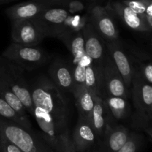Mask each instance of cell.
Returning <instances> with one entry per match:
<instances>
[{"label": "cell", "mask_w": 152, "mask_h": 152, "mask_svg": "<svg viewBox=\"0 0 152 152\" xmlns=\"http://www.w3.org/2000/svg\"><path fill=\"white\" fill-rule=\"evenodd\" d=\"M31 89L35 117L42 136L50 146L61 151L60 138L68 132V102L51 80L42 77Z\"/></svg>", "instance_id": "obj_1"}, {"label": "cell", "mask_w": 152, "mask_h": 152, "mask_svg": "<svg viewBox=\"0 0 152 152\" xmlns=\"http://www.w3.org/2000/svg\"><path fill=\"white\" fill-rule=\"evenodd\" d=\"M25 70L0 55V79L22 102L28 114L34 115L31 89L24 75Z\"/></svg>", "instance_id": "obj_2"}, {"label": "cell", "mask_w": 152, "mask_h": 152, "mask_svg": "<svg viewBox=\"0 0 152 152\" xmlns=\"http://www.w3.org/2000/svg\"><path fill=\"white\" fill-rule=\"evenodd\" d=\"M0 135L16 145L22 152H53L32 131L2 117H0Z\"/></svg>", "instance_id": "obj_3"}, {"label": "cell", "mask_w": 152, "mask_h": 152, "mask_svg": "<svg viewBox=\"0 0 152 152\" xmlns=\"http://www.w3.org/2000/svg\"><path fill=\"white\" fill-rule=\"evenodd\" d=\"M1 56L26 71H32L44 65L49 59L48 53L38 46H28L12 42Z\"/></svg>", "instance_id": "obj_4"}, {"label": "cell", "mask_w": 152, "mask_h": 152, "mask_svg": "<svg viewBox=\"0 0 152 152\" xmlns=\"http://www.w3.org/2000/svg\"><path fill=\"white\" fill-rule=\"evenodd\" d=\"M132 97L136 112L134 119H152V86L144 80L140 73L133 68L132 79Z\"/></svg>", "instance_id": "obj_5"}, {"label": "cell", "mask_w": 152, "mask_h": 152, "mask_svg": "<svg viewBox=\"0 0 152 152\" xmlns=\"http://www.w3.org/2000/svg\"><path fill=\"white\" fill-rule=\"evenodd\" d=\"M71 15L63 7H48L34 19L45 37L58 38L65 33L69 32L67 23Z\"/></svg>", "instance_id": "obj_6"}, {"label": "cell", "mask_w": 152, "mask_h": 152, "mask_svg": "<svg viewBox=\"0 0 152 152\" xmlns=\"http://www.w3.org/2000/svg\"><path fill=\"white\" fill-rule=\"evenodd\" d=\"M88 22L105 42L119 39V31L117 25L106 7L100 4H90L88 10Z\"/></svg>", "instance_id": "obj_7"}, {"label": "cell", "mask_w": 152, "mask_h": 152, "mask_svg": "<svg viewBox=\"0 0 152 152\" xmlns=\"http://www.w3.org/2000/svg\"><path fill=\"white\" fill-rule=\"evenodd\" d=\"M11 22V39L13 42L24 45L37 46L46 37L34 19Z\"/></svg>", "instance_id": "obj_8"}, {"label": "cell", "mask_w": 152, "mask_h": 152, "mask_svg": "<svg viewBox=\"0 0 152 152\" xmlns=\"http://www.w3.org/2000/svg\"><path fill=\"white\" fill-rule=\"evenodd\" d=\"M107 7L110 11L115 13L130 29L142 34L151 33L152 28L148 25L147 21L141 15L125 4L121 0L109 1L107 4Z\"/></svg>", "instance_id": "obj_9"}, {"label": "cell", "mask_w": 152, "mask_h": 152, "mask_svg": "<svg viewBox=\"0 0 152 152\" xmlns=\"http://www.w3.org/2000/svg\"><path fill=\"white\" fill-rule=\"evenodd\" d=\"M102 74L105 96H120L127 99L129 97L127 87L117 67L107 53L102 64Z\"/></svg>", "instance_id": "obj_10"}, {"label": "cell", "mask_w": 152, "mask_h": 152, "mask_svg": "<svg viewBox=\"0 0 152 152\" xmlns=\"http://www.w3.org/2000/svg\"><path fill=\"white\" fill-rule=\"evenodd\" d=\"M82 31L86 55L90 57L96 66L102 67L107 53L105 50V42L89 22H88Z\"/></svg>", "instance_id": "obj_11"}, {"label": "cell", "mask_w": 152, "mask_h": 152, "mask_svg": "<svg viewBox=\"0 0 152 152\" xmlns=\"http://www.w3.org/2000/svg\"><path fill=\"white\" fill-rule=\"evenodd\" d=\"M107 53L120 72L125 85L129 88L132 86L133 75V66L129 58V53H126L119 39L111 42H105Z\"/></svg>", "instance_id": "obj_12"}, {"label": "cell", "mask_w": 152, "mask_h": 152, "mask_svg": "<svg viewBox=\"0 0 152 152\" xmlns=\"http://www.w3.org/2000/svg\"><path fill=\"white\" fill-rule=\"evenodd\" d=\"M48 74L53 84L58 88L62 91L73 94L75 85L70 64L61 58H56L49 67Z\"/></svg>", "instance_id": "obj_13"}, {"label": "cell", "mask_w": 152, "mask_h": 152, "mask_svg": "<svg viewBox=\"0 0 152 152\" xmlns=\"http://www.w3.org/2000/svg\"><path fill=\"white\" fill-rule=\"evenodd\" d=\"M48 7L42 3L28 0L10 6L6 9L5 13L11 22L34 19Z\"/></svg>", "instance_id": "obj_14"}, {"label": "cell", "mask_w": 152, "mask_h": 152, "mask_svg": "<svg viewBox=\"0 0 152 152\" xmlns=\"http://www.w3.org/2000/svg\"><path fill=\"white\" fill-rule=\"evenodd\" d=\"M65 44L71 56V67L81 62L86 56L84 47L83 31H71L63 34L58 37Z\"/></svg>", "instance_id": "obj_15"}, {"label": "cell", "mask_w": 152, "mask_h": 152, "mask_svg": "<svg viewBox=\"0 0 152 152\" xmlns=\"http://www.w3.org/2000/svg\"><path fill=\"white\" fill-rule=\"evenodd\" d=\"M94 107L90 117V123L96 135L104 134L108 124L109 117L103 98L98 95H93Z\"/></svg>", "instance_id": "obj_16"}, {"label": "cell", "mask_w": 152, "mask_h": 152, "mask_svg": "<svg viewBox=\"0 0 152 152\" xmlns=\"http://www.w3.org/2000/svg\"><path fill=\"white\" fill-rule=\"evenodd\" d=\"M95 133L90 122L79 117L77 126L74 132L73 145L79 151L86 149L92 145L95 140Z\"/></svg>", "instance_id": "obj_17"}, {"label": "cell", "mask_w": 152, "mask_h": 152, "mask_svg": "<svg viewBox=\"0 0 152 152\" xmlns=\"http://www.w3.org/2000/svg\"><path fill=\"white\" fill-rule=\"evenodd\" d=\"M85 87L92 95H98L102 98L105 96L102 67H97L91 62L86 68Z\"/></svg>", "instance_id": "obj_18"}, {"label": "cell", "mask_w": 152, "mask_h": 152, "mask_svg": "<svg viewBox=\"0 0 152 152\" xmlns=\"http://www.w3.org/2000/svg\"><path fill=\"white\" fill-rule=\"evenodd\" d=\"M108 110L109 117V124L124 120L130 114V105L127 99L120 96L106 95L103 97Z\"/></svg>", "instance_id": "obj_19"}, {"label": "cell", "mask_w": 152, "mask_h": 152, "mask_svg": "<svg viewBox=\"0 0 152 152\" xmlns=\"http://www.w3.org/2000/svg\"><path fill=\"white\" fill-rule=\"evenodd\" d=\"M73 95L75 98L79 117L90 122L91 114L94 107L93 95L87 90L85 86L75 88Z\"/></svg>", "instance_id": "obj_20"}, {"label": "cell", "mask_w": 152, "mask_h": 152, "mask_svg": "<svg viewBox=\"0 0 152 152\" xmlns=\"http://www.w3.org/2000/svg\"><path fill=\"white\" fill-rule=\"evenodd\" d=\"M0 97L7 102L19 115L26 120H29L28 111L19 98L13 94L10 88L0 79Z\"/></svg>", "instance_id": "obj_21"}, {"label": "cell", "mask_w": 152, "mask_h": 152, "mask_svg": "<svg viewBox=\"0 0 152 152\" xmlns=\"http://www.w3.org/2000/svg\"><path fill=\"white\" fill-rule=\"evenodd\" d=\"M134 11L141 15L152 28V0H121Z\"/></svg>", "instance_id": "obj_22"}, {"label": "cell", "mask_w": 152, "mask_h": 152, "mask_svg": "<svg viewBox=\"0 0 152 152\" xmlns=\"http://www.w3.org/2000/svg\"><path fill=\"white\" fill-rule=\"evenodd\" d=\"M0 117L11 120L26 129L31 130V124L30 120L21 117L7 102H5L1 97H0Z\"/></svg>", "instance_id": "obj_23"}, {"label": "cell", "mask_w": 152, "mask_h": 152, "mask_svg": "<svg viewBox=\"0 0 152 152\" xmlns=\"http://www.w3.org/2000/svg\"><path fill=\"white\" fill-rule=\"evenodd\" d=\"M139 143V136L137 134H132L129 135V139L117 152H137Z\"/></svg>", "instance_id": "obj_24"}, {"label": "cell", "mask_w": 152, "mask_h": 152, "mask_svg": "<svg viewBox=\"0 0 152 152\" xmlns=\"http://www.w3.org/2000/svg\"><path fill=\"white\" fill-rule=\"evenodd\" d=\"M62 7L66 8L71 14L78 13L83 11L86 8L84 3L80 0H68L62 4Z\"/></svg>", "instance_id": "obj_25"}, {"label": "cell", "mask_w": 152, "mask_h": 152, "mask_svg": "<svg viewBox=\"0 0 152 152\" xmlns=\"http://www.w3.org/2000/svg\"><path fill=\"white\" fill-rule=\"evenodd\" d=\"M0 148L2 152H22L16 145L0 135Z\"/></svg>", "instance_id": "obj_26"}, {"label": "cell", "mask_w": 152, "mask_h": 152, "mask_svg": "<svg viewBox=\"0 0 152 152\" xmlns=\"http://www.w3.org/2000/svg\"><path fill=\"white\" fill-rule=\"evenodd\" d=\"M46 4L49 7H62V4L68 0H33Z\"/></svg>", "instance_id": "obj_27"}, {"label": "cell", "mask_w": 152, "mask_h": 152, "mask_svg": "<svg viewBox=\"0 0 152 152\" xmlns=\"http://www.w3.org/2000/svg\"><path fill=\"white\" fill-rule=\"evenodd\" d=\"M19 1V0H0V5H2V4H8V3L13 2V1Z\"/></svg>", "instance_id": "obj_28"}, {"label": "cell", "mask_w": 152, "mask_h": 152, "mask_svg": "<svg viewBox=\"0 0 152 152\" xmlns=\"http://www.w3.org/2000/svg\"><path fill=\"white\" fill-rule=\"evenodd\" d=\"M89 2V4H101L102 2H103L104 0H87Z\"/></svg>", "instance_id": "obj_29"}]
</instances>
